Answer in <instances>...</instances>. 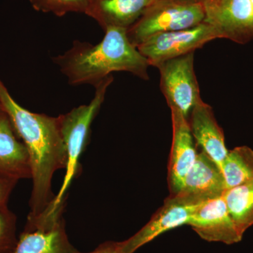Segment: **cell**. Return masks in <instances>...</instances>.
I'll list each match as a JSON object with an SVG mask.
<instances>
[{
    "label": "cell",
    "instance_id": "cell-2",
    "mask_svg": "<svg viewBox=\"0 0 253 253\" xmlns=\"http://www.w3.org/2000/svg\"><path fill=\"white\" fill-rule=\"evenodd\" d=\"M102 41L96 44L76 41L64 54L53 58L72 85L96 86L113 72L130 73L147 81L150 64L133 45L125 28L104 30Z\"/></svg>",
    "mask_w": 253,
    "mask_h": 253
},
{
    "label": "cell",
    "instance_id": "cell-7",
    "mask_svg": "<svg viewBox=\"0 0 253 253\" xmlns=\"http://www.w3.org/2000/svg\"><path fill=\"white\" fill-rule=\"evenodd\" d=\"M205 21L221 39L245 44L253 40V0H207Z\"/></svg>",
    "mask_w": 253,
    "mask_h": 253
},
{
    "label": "cell",
    "instance_id": "cell-14",
    "mask_svg": "<svg viewBox=\"0 0 253 253\" xmlns=\"http://www.w3.org/2000/svg\"><path fill=\"white\" fill-rule=\"evenodd\" d=\"M156 0H93L86 14L103 29L109 27L128 30L141 17Z\"/></svg>",
    "mask_w": 253,
    "mask_h": 253
},
{
    "label": "cell",
    "instance_id": "cell-12",
    "mask_svg": "<svg viewBox=\"0 0 253 253\" xmlns=\"http://www.w3.org/2000/svg\"><path fill=\"white\" fill-rule=\"evenodd\" d=\"M188 121L196 144L221 169L229 150L224 131L218 124L212 107L200 100L193 108Z\"/></svg>",
    "mask_w": 253,
    "mask_h": 253
},
{
    "label": "cell",
    "instance_id": "cell-23",
    "mask_svg": "<svg viewBox=\"0 0 253 253\" xmlns=\"http://www.w3.org/2000/svg\"><path fill=\"white\" fill-rule=\"evenodd\" d=\"M3 113H4V111L1 109V106H0V115L2 114Z\"/></svg>",
    "mask_w": 253,
    "mask_h": 253
},
{
    "label": "cell",
    "instance_id": "cell-15",
    "mask_svg": "<svg viewBox=\"0 0 253 253\" xmlns=\"http://www.w3.org/2000/svg\"><path fill=\"white\" fill-rule=\"evenodd\" d=\"M76 251L68 239L62 218L50 229L25 231L11 253H74Z\"/></svg>",
    "mask_w": 253,
    "mask_h": 253
},
{
    "label": "cell",
    "instance_id": "cell-16",
    "mask_svg": "<svg viewBox=\"0 0 253 253\" xmlns=\"http://www.w3.org/2000/svg\"><path fill=\"white\" fill-rule=\"evenodd\" d=\"M240 234L253 226V181L226 190L223 195Z\"/></svg>",
    "mask_w": 253,
    "mask_h": 253
},
{
    "label": "cell",
    "instance_id": "cell-5",
    "mask_svg": "<svg viewBox=\"0 0 253 253\" xmlns=\"http://www.w3.org/2000/svg\"><path fill=\"white\" fill-rule=\"evenodd\" d=\"M221 39L215 28L206 21L195 27L150 37L137 46L150 66L195 52L209 42Z\"/></svg>",
    "mask_w": 253,
    "mask_h": 253
},
{
    "label": "cell",
    "instance_id": "cell-4",
    "mask_svg": "<svg viewBox=\"0 0 253 253\" xmlns=\"http://www.w3.org/2000/svg\"><path fill=\"white\" fill-rule=\"evenodd\" d=\"M205 19L204 4L178 0H156L127 30V36L131 44L137 47L154 35L195 27Z\"/></svg>",
    "mask_w": 253,
    "mask_h": 253
},
{
    "label": "cell",
    "instance_id": "cell-17",
    "mask_svg": "<svg viewBox=\"0 0 253 253\" xmlns=\"http://www.w3.org/2000/svg\"><path fill=\"white\" fill-rule=\"evenodd\" d=\"M226 190L253 181V150L246 146L229 151L221 167Z\"/></svg>",
    "mask_w": 253,
    "mask_h": 253
},
{
    "label": "cell",
    "instance_id": "cell-21",
    "mask_svg": "<svg viewBox=\"0 0 253 253\" xmlns=\"http://www.w3.org/2000/svg\"><path fill=\"white\" fill-rule=\"evenodd\" d=\"M74 253H121L118 242L107 241L100 244L96 249L89 253H81L77 249Z\"/></svg>",
    "mask_w": 253,
    "mask_h": 253
},
{
    "label": "cell",
    "instance_id": "cell-19",
    "mask_svg": "<svg viewBox=\"0 0 253 253\" xmlns=\"http://www.w3.org/2000/svg\"><path fill=\"white\" fill-rule=\"evenodd\" d=\"M16 218L6 208L0 209V253L14 251L17 242L15 238Z\"/></svg>",
    "mask_w": 253,
    "mask_h": 253
},
{
    "label": "cell",
    "instance_id": "cell-1",
    "mask_svg": "<svg viewBox=\"0 0 253 253\" xmlns=\"http://www.w3.org/2000/svg\"><path fill=\"white\" fill-rule=\"evenodd\" d=\"M0 106L9 117L29 155L33 190L26 229L46 212L55 196L51 181L56 171L66 169L67 154L59 117L33 113L16 102L0 80Z\"/></svg>",
    "mask_w": 253,
    "mask_h": 253
},
{
    "label": "cell",
    "instance_id": "cell-20",
    "mask_svg": "<svg viewBox=\"0 0 253 253\" xmlns=\"http://www.w3.org/2000/svg\"><path fill=\"white\" fill-rule=\"evenodd\" d=\"M16 183V181L0 176V209L6 208L10 193Z\"/></svg>",
    "mask_w": 253,
    "mask_h": 253
},
{
    "label": "cell",
    "instance_id": "cell-11",
    "mask_svg": "<svg viewBox=\"0 0 253 253\" xmlns=\"http://www.w3.org/2000/svg\"><path fill=\"white\" fill-rule=\"evenodd\" d=\"M170 110L172 142L168 165V184L170 196H174L181 189L199 152L196 151L189 121L179 111Z\"/></svg>",
    "mask_w": 253,
    "mask_h": 253
},
{
    "label": "cell",
    "instance_id": "cell-6",
    "mask_svg": "<svg viewBox=\"0 0 253 253\" xmlns=\"http://www.w3.org/2000/svg\"><path fill=\"white\" fill-rule=\"evenodd\" d=\"M156 68L161 74V91L169 109L189 119L195 105L202 99L194 71V52L168 60Z\"/></svg>",
    "mask_w": 253,
    "mask_h": 253
},
{
    "label": "cell",
    "instance_id": "cell-9",
    "mask_svg": "<svg viewBox=\"0 0 253 253\" xmlns=\"http://www.w3.org/2000/svg\"><path fill=\"white\" fill-rule=\"evenodd\" d=\"M186 225L191 226L201 239L209 242L232 245L243 239L223 196L201 205Z\"/></svg>",
    "mask_w": 253,
    "mask_h": 253
},
{
    "label": "cell",
    "instance_id": "cell-10",
    "mask_svg": "<svg viewBox=\"0 0 253 253\" xmlns=\"http://www.w3.org/2000/svg\"><path fill=\"white\" fill-rule=\"evenodd\" d=\"M226 191L225 179L221 168L201 151L198 153L181 189L175 195L196 204H203L223 196Z\"/></svg>",
    "mask_w": 253,
    "mask_h": 253
},
{
    "label": "cell",
    "instance_id": "cell-13",
    "mask_svg": "<svg viewBox=\"0 0 253 253\" xmlns=\"http://www.w3.org/2000/svg\"><path fill=\"white\" fill-rule=\"evenodd\" d=\"M16 134L7 115H0V176L17 181L31 178V168L27 149Z\"/></svg>",
    "mask_w": 253,
    "mask_h": 253
},
{
    "label": "cell",
    "instance_id": "cell-22",
    "mask_svg": "<svg viewBox=\"0 0 253 253\" xmlns=\"http://www.w3.org/2000/svg\"><path fill=\"white\" fill-rule=\"evenodd\" d=\"M178 1H184V2L193 3V4H204L207 0H178Z\"/></svg>",
    "mask_w": 253,
    "mask_h": 253
},
{
    "label": "cell",
    "instance_id": "cell-18",
    "mask_svg": "<svg viewBox=\"0 0 253 253\" xmlns=\"http://www.w3.org/2000/svg\"><path fill=\"white\" fill-rule=\"evenodd\" d=\"M37 11L63 16L68 13L86 14L93 0H28Z\"/></svg>",
    "mask_w": 253,
    "mask_h": 253
},
{
    "label": "cell",
    "instance_id": "cell-3",
    "mask_svg": "<svg viewBox=\"0 0 253 253\" xmlns=\"http://www.w3.org/2000/svg\"><path fill=\"white\" fill-rule=\"evenodd\" d=\"M113 81L112 75L108 76L94 86V96L89 104L74 108L59 116L61 134L67 154L66 174L59 193L37 223L38 226L51 225L62 217L66 192L79 173L80 158L89 141L91 124L101 109L106 91Z\"/></svg>",
    "mask_w": 253,
    "mask_h": 253
},
{
    "label": "cell",
    "instance_id": "cell-8",
    "mask_svg": "<svg viewBox=\"0 0 253 253\" xmlns=\"http://www.w3.org/2000/svg\"><path fill=\"white\" fill-rule=\"evenodd\" d=\"M203 204H196L177 195L169 196L140 230L126 241L118 242L121 253H134L161 234L186 225L190 217Z\"/></svg>",
    "mask_w": 253,
    "mask_h": 253
}]
</instances>
